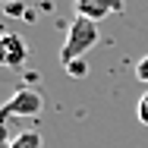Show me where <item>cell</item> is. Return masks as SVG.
<instances>
[{
	"label": "cell",
	"mask_w": 148,
	"mask_h": 148,
	"mask_svg": "<svg viewBox=\"0 0 148 148\" xmlns=\"http://www.w3.org/2000/svg\"><path fill=\"white\" fill-rule=\"evenodd\" d=\"M101 32H98V22H91L85 16H76L66 29V38H63V47H60V63H73V60H82L91 47L98 44Z\"/></svg>",
	"instance_id": "cell-1"
},
{
	"label": "cell",
	"mask_w": 148,
	"mask_h": 148,
	"mask_svg": "<svg viewBox=\"0 0 148 148\" xmlns=\"http://www.w3.org/2000/svg\"><path fill=\"white\" fill-rule=\"evenodd\" d=\"M44 110V98L35 88H16L3 104H0V123H6L10 117H38Z\"/></svg>",
	"instance_id": "cell-2"
},
{
	"label": "cell",
	"mask_w": 148,
	"mask_h": 148,
	"mask_svg": "<svg viewBox=\"0 0 148 148\" xmlns=\"http://www.w3.org/2000/svg\"><path fill=\"white\" fill-rule=\"evenodd\" d=\"M29 60V44L22 41V35H13V32H0V66L6 69H16Z\"/></svg>",
	"instance_id": "cell-3"
},
{
	"label": "cell",
	"mask_w": 148,
	"mask_h": 148,
	"mask_svg": "<svg viewBox=\"0 0 148 148\" xmlns=\"http://www.w3.org/2000/svg\"><path fill=\"white\" fill-rule=\"evenodd\" d=\"M114 13H123V0H76V16H85L91 22H101Z\"/></svg>",
	"instance_id": "cell-4"
},
{
	"label": "cell",
	"mask_w": 148,
	"mask_h": 148,
	"mask_svg": "<svg viewBox=\"0 0 148 148\" xmlns=\"http://www.w3.org/2000/svg\"><path fill=\"white\" fill-rule=\"evenodd\" d=\"M41 145H44V139H41L38 129H22V132H16L13 142H10V148H41Z\"/></svg>",
	"instance_id": "cell-5"
},
{
	"label": "cell",
	"mask_w": 148,
	"mask_h": 148,
	"mask_svg": "<svg viewBox=\"0 0 148 148\" xmlns=\"http://www.w3.org/2000/svg\"><path fill=\"white\" fill-rule=\"evenodd\" d=\"M63 69H66L69 76H76V79H82V76L88 73V63H85V60H73V63H66Z\"/></svg>",
	"instance_id": "cell-6"
},
{
	"label": "cell",
	"mask_w": 148,
	"mask_h": 148,
	"mask_svg": "<svg viewBox=\"0 0 148 148\" xmlns=\"http://www.w3.org/2000/svg\"><path fill=\"white\" fill-rule=\"evenodd\" d=\"M136 117H139L142 126H148V91L139 98V104H136Z\"/></svg>",
	"instance_id": "cell-7"
},
{
	"label": "cell",
	"mask_w": 148,
	"mask_h": 148,
	"mask_svg": "<svg viewBox=\"0 0 148 148\" xmlns=\"http://www.w3.org/2000/svg\"><path fill=\"white\" fill-rule=\"evenodd\" d=\"M136 79H139L142 85H148V54L139 57V63H136Z\"/></svg>",
	"instance_id": "cell-8"
},
{
	"label": "cell",
	"mask_w": 148,
	"mask_h": 148,
	"mask_svg": "<svg viewBox=\"0 0 148 148\" xmlns=\"http://www.w3.org/2000/svg\"><path fill=\"white\" fill-rule=\"evenodd\" d=\"M10 142H13V136L6 129V123H0V148H10Z\"/></svg>",
	"instance_id": "cell-9"
}]
</instances>
